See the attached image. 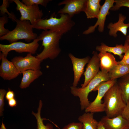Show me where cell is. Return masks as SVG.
<instances>
[{
  "instance_id": "ba28073f",
  "label": "cell",
  "mask_w": 129,
  "mask_h": 129,
  "mask_svg": "<svg viewBox=\"0 0 129 129\" xmlns=\"http://www.w3.org/2000/svg\"><path fill=\"white\" fill-rule=\"evenodd\" d=\"M40 41L37 38L30 43L16 42L9 44H0V51L2 54L7 57L9 52L15 51L19 53L27 52L32 54H35L39 46Z\"/></svg>"
},
{
  "instance_id": "7a4b0ae2",
  "label": "cell",
  "mask_w": 129,
  "mask_h": 129,
  "mask_svg": "<svg viewBox=\"0 0 129 129\" xmlns=\"http://www.w3.org/2000/svg\"><path fill=\"white\" fill-rule=\"evenodd\" d=\"M103 104L108 117L113 118L121 115L126 103L117 82L105 93Z\"/></svg>"
},
{
  "instance_id": "7c38bea8",
  "label": "cell",
  "mask_w": 129,
  "mask_h": 129,
  "mask_svg": "<svg viewBox=\"0 0 129 129\" xmlns=\"http://www.w3.org/2000/svg\"><path fill=\"white\" fill-rule=\"evenodd\" d=\"M92 58L88 63L85 71L84 73V80L81 85V87L86 86L92 79L94 78L100 71V61L98 54L93 51Z\"/></svg>"
},
{
  "instance_id": "6da1fadb",
  "label": "cell",
  "mask_w": 129,
  "mask_h": 129,
  "mask_svg": "<svg viewBox=\"0 0 129 129\" xmlns=\"http://www.w3.org/2000/svg\"><path fill=\"white\" fill-rule=\"evenodd\" d=\"M63 35L60 32L50 30L43 31L37 38L42 41L43 49L36 57L41 62L47 59H54L57 58L61 51L59 42Z\"/></svg>"
},
{
  "instance_id": "e575fe53",
  "label": "cell",
  "mask_w": 129,
  "mask_h": 129,
  "mask_svg": "<svg viewBox=\"0 0 129 129\" xmlns=\"http://www.w3.org/2000/svg\"><path fill=\"white\" fill-rule=\"evenodd\" d=\"M97 129H107L104 126L102 122L100 121L99 122L98 124Z\"/></svg>"
},
{
  "instance_id": "4dcf8cb0",
  "label": "cell",
  "mask_w": 129,
  "mask_h": 129,
  "mask_svg": "<svg viewBox=\"0 0 129 129\" xmlns=\"http://www.w3.org/2000/svg\"><path fill=\"white\" fill-rule=\"evenodd\" d=\"M83 125L80 122H73L65 126L62 129H82Z\"/></svg>"
},
{
  "instance_id": "8d00e7d4",
  "label": "cell",
  "mask_w": 129,
  "mask_h": 129,
  "mask_svg": "<svg viewBox=\"0 0 129 129\" xmlns=\"http://www.w3.org/2000/svg\"><path fill=\"white\" fill-rule=\"evenodd\" d=\"M0 129H6L5 125L3 122H2L1 125V127L0 128Z\"/></svg>"
},
{
  "instance_id": "8fae6325",
  "label": "cell",
  "mask_w": 129,
  "mask_h": 129,
  "mask_svg": "<svg viewBox=\"0 0 129 129\" xmlns=\"http://www.w3.org/2000/svg\"><path fill=\"white\" fill-rule=\"evenodd\" d=\"M86 0H65L58 3V5H64L58 13L60 14H66L70 17L81 12L84 11Z\"/></svg>"
},
{
  "instance_id": "f546056e",
  "label": "cell",
  "mask_w": 129,
  "mask_h": 129,
  "mask_svg": "<svg viewBox=\"0 0 129 129\" xmlns=\"http://www.w3.org/2000/svg\"><path fill=\"white\" fill-rule=\"evenodd\" d=\"M7 92L4 89H0V116L3 115V112L4 111V97Z\"/></svg>"
},
{
  "instance_id": "d6986e66",
  "label": "cell",
  "mask_w": 129,
  "mask_h": 129,
  "mask_svg": "<svg viewBox=\"0 0 129 129\" xmlns=\"http://www.w3.org/2000/svg\"><path fill=\"white\" fill-rule=\"evenodd\" d=\"M96 50L99 52H104L113 53L118 56L121 59L123 58L126 50V47L124 44H117L115 47L108 46L103 43H101L100 46H97L96 47Z\"/></svg>"
},
{
  "instance_id": "4fadbf2b",
  "label": "cell",
  "mask_w": 129,
  "mask_h": 129,
  "mask_svg": "<svg viewBox=\"0 0 129 129\" xmlns=\"http://www.w3.org/2000/svg\"><path fill=\"white\" fill-rule=\"evenodd\" d=\"M0 59L1 60L0 76L4 80H10L16 78L20 74L13 63L9 60L0 52Z\"/></svg>"
},
{
  "instance_id": "ffe728a7",
  "label": "cell",
  "mask_w": 129,
  "mask_h": 129,
  "mask_svg": "<svg viewBox=\"0 0 129 129\" xmlns=\"http://www.w3.org/2000/svg\"><path fill=\"white\" fill-rule=\"evenodd\" d=\"M78 120L83 125L82 129H97L99 122L95 119L94 113L86 112L80 116Z\"/></svg>"
},
{
  "instance_id": "ac0fdd59",
  "label": "cell",
  "mask_w": 129,
  "mask_h": 129,
  "mask_svg": "<svg viewBox=\"0 0 129 129\" xmlns=\"http://www.w3.org/2000/svg\"><path fill=\"white\" fill-rule=\"evenodd\" d=\"M23 77L20 85L21 89L26 88L43 74L40 70H29L22 72Z\"/></svg>"
},
{
  "instance_id": "9c48e42d",
  "label": "cell",
  "mask_w": 129,
  "mask_h": 129,
  "mask_svg": "<svg viewBox=\"0 0 129 129\" xmlns=\"http://www.w3.org/2000/svg\"><path fill=\"white\" fill-rule=\"evenodd\" d=\"M11 61L20 74L29 70H40L41 61L36 56L28 53L25 57L16 56L13 58Z\"/></svg>"
},
{
  "instance_id": "74e56055",
  "label": "cell",
  "mask_w": 129,
  "mask_h": 129,
  "mask_svg": "<svg viewBox=\"0 0 129 129\" xmlns=\"http://www.w3.org/2000/svg\"><path fill=\"white\" fill-rule=\"evenodd\" d=\"M126 40L127 41L128 43L129 44V39L126 38Z\"/></svg>"
},
{
  "instance_id": "4316f807",
  "label": "cell",
  "mask_w": 129,
  "mask_h": 129,
  "mask_svg": "<svg viewBox=\"0 0 129 129\" xmlns=\"http://www.w3.org/2000/svg\"><path fill=\"white\" fill-rule=\"evenodd\" d=\"M50 0H22V2L28 6L34 5H40L46 7Z\"/></svg>"
},
{
  "instance_id": "603a6c76",
  "label": "cell",
  "mask_w": 129,
  "mask_h": 129,
  "mask_svg": "<svg viewBox=\"0 0 129 129\" xmlns=\"http://www.w3.org/2000/svg\"><path fill=\"white\" fill-rule=\"evenodd\" d=\"M117 83L126 103L129 100V74L120 78Z\"/></svg>"
},
{
  "instance_id": "2e32d148",
  "label": "cell",
  "mask_w": 129,
  "mask_h": 129,
  "mask_svg": "<svg viewBox=\"0 0 129 129\" xmlns=\"http://www.w3.org/2000/svg\"><path fill=\"white\" fill-rule=\"evenodd\" d=\"M98 55L101 71L103 72L108 73L118 64L114 56L111 53L101 52Z\"/></svg>"
},
{
  "instance_id": "5b68a950",
  "label": "cell",
  "mask_w": 129,
  "mask_h": 129,
  "mask_svg": "<svg viewBox=\"0 0 129 129\" xmlns=\"http://www.w3.org/2000/svg\"><path fill=\"white\" fill-rule=\"evenodd\" d=\"M15 28L7 34L0 37L1 40H6L11 43L24 39L27 42L37 38V34L33 31L32 25L28 21H21L17 19Z\"/></svg>"
},
{
  "instance_id": "30bf717a",
  "label": "cell",
  "mask_w": 129,
  "mask_h": 129,
  "mask_svg": "<svg viewBox=\"0 0 129 129\" xmlns=\"http://www.w3.org/2000/svg\"><path fill=\"white\" fill-rule=\"evenodd\" d=\"M114 2V0H106L101 6L96 23L93 26L89 27L83 32V34L88 35L93 33L97 26L99 32H103L106 17L109 14V10L113 6Z\"/></svg>"
},
{
  "instance_id": "d590c367",
  "label": "cell",
  "mask_w": 129,
  "mask_h": 129,
  "mask_svg": "<svg viewBox=\"0 0 129 129\" xmlns=\"http://www.w3.org/2000/svg\"><path fill=\"white\" fill-rule=\"evenodd\" d=\"M94 3L97 4H100V2L101 1L100 0H91Z\"/></svg>"
},
{
  "instance_id": "f35d334b",
  "label": "cell",
  "mask_w": 129,
  "mask_h": 129,
  "mask_svg": "<svg viewBox=\"0 0 129 129\" xmlns=\"http://www.w3.org/2000/svg\"><path fill=\"white\" fill-rule=\"evenodd\" d=\"M126 38L129 39V34L126 36Z\"/></svg>"
},
{
  "instance_id": "44dd1931",
  "label": "cell",
  "mask_w": 129,
  "mask_h": 129,
  "mask_svg": "<svg viewBox=\"0 0 129 129\" xmlns=\"http://www.w3.org/2000/svg\"><path fill=\"white\" fill-rule=\"evenodd\" d=\"M129 74V65L118 64L108 74L110 80H116Z\"/></svg>"
},
{
  "instance_id": "52a82bcc",
  "label": "cell",
  "mask_w": 129,
  "mask_h": 129,
  "mask_svg": "<svg viewBox=\"0 0 129 129\" xmlns=\"http://www.w3.org/2000/svg\"><path fill=\"white\" fill-rule=\"evenodd\" d=\"M10 1L16 4V9L21 14L20 20L29 21L33 25L36 21L42 19L43 13L42 11L40 9L38 5H34L28 6L19 0Z\"/></svg>"
},
{
  "instance_id": "e0dca14e",
  "label": "cell",
  "mask_w": 129,
  "mask_h": 129,
  "mask_svg": "<svg viewBox=\"0 0 129 129\" xmlns=\"http://www.w3.org/2000/svg\"><path fill=\"white\" fill-rule=\"evenodd\" d=\"M126 17L122 14L118 15V20L117 22L113 23L110 22L108 24L107 27L109 29V34L111 36L116 38L117 36L118 32H121L126 36L127 29L129 27V23H125L124 21L126 19Z\"/></svg>"
},
{
  "instance_id": "83f0119b",
  "label": "cell",
  "mask_w": 129,
  "mask_h": 129,
  "mask_svg": "<svg viewBox=\"0 0 129 129\" xmlns=\"http://www.w3.org/2000/svg\"><path fill=\"white\" fill-rule=\"evenodd\" d=\"M115 5L110 9L112 11H117L122 7L129 8V0H114Z\"/></svg>"
},
{
  "instance_id": "836d02e7",
  "label": "cell",
  "mask_w": 129,
  "mask_h": 129,
  "mask_svg": "<svg viewBox=\"0 0 129 129\" xmlns=\"http://www.w3.org/2000/svg\"><path fill=\"white\" fill-rule=\"evenodd\" d=\"M8 103L9 106L13 107L16 106L17 102L16 99L14 98L8 100Z\"/></svg>"
},
{
  "instance_id": "8992f818",
  "label": "cell",
  "mask_w": 129,
  "mask_h": 129,
  "mask_svg": "<svg viewBox=\"0 0 129 129\" xmlns=\"http://www.w3.org/2000/svg\"><path fill=\"white\" fill-rule=\"evenodd\" d=\"M117 80H110L103 82L98 85L93 91H97V95L88 107L85 110L86 112L93 113L105 111V108L102 100L105 95L109 89L117 82Z\"/></svg>"
},
{
  "instance_id": "1f68e13d",
  "label": "cell",
  "mask_w": 129,
  "mask_h": 129,
  "mask_svg": "<svg viewBox=\"0 0 129 129\" xmlns=\"http://www.w3.org/2000/svg\"><path fill=\"white\" fill-rule=\"evenodd\" d=\"M121 115L129 123V100L126 103Z\"/></svg>"
},
{
  "instance_id": "3957f363",
  "label": "cell",
  "mask_w": 129,
  "mask_h": 129,
  "mask_svg": "<svg viewBox=\"0 0 129 129\" xmlns=\"http://www.w3.org/2000/svg\"><path fill=\"white\" fill-rule=\"evenodd\" d=\"M59 18L52 16L48 19H41L32 25L33 29L50 30L58 32L63 34L70 31L75 23L72 18L66 14H61Z\"/></svg>"
},
{
  "instance_id": "277c9868",
  "label": "cell",
  "mask_w": 129,
  "mask_h": 129,
  "mask_svg": "<svg viewBox=\"0 0 129 129\" xmlns=\"http://www.w3.org/2000/svg\"><path fill=\"white\" fill-rule=\"evenodd\" d=\"M110 80L108 73H105L100 71L85 87L80 88L73 86L70 87L71 94L74 96L77 97L79 98L81 110H85L90 104L88 98L89 93L93 91L101 82Z\"/></svg>"
},
{
  "instance_id": "9a60e30c",
  "label": "cell",
  "mask_w": 129,
  "mask_h": 129,
  "mask_svg": "<svg viewBox=\"0 0 129 129\" xmlns=\"http://www.w3.org/2000/svg\"><path fill=\"white\" fill-rule=\"evenodd\" d=\"M100 121L107 129H129V123L121 115L111 118L103 116Z\"/></svg>"
},
{
  "instance_id": "f1b7e54d",
  "label": "cell",
  "mask_w": 129,
  "mask_h": 129,
  "mask_svg": "<svg viewBox=\"0 0 129 129\" xmlns=\"http://www.w3.org/2000/svg\"><path fill=\"white\" fill-rule=\"evenodd\" d=\"M124 44L126 47L124 54L121 60L118 62V64L129 65V44L126 40Z\"/></svg>"
},
{
  "instance_id": "d4e9b609",
  "label": "cell",
  "mask_w": 129,
  "mask_h": 129,
  "mask_svg": "<svg viewBox=\"0 0 129 129\" xmlns=\"http://www.w3.org/2000/svg\"><path fill=\"white\" fill-rule=\"evenodd\" d=\"M9 0H3L2 4L0 6V14L1 16L7 13L8 15V18L11 19L14 22H15L17 19L13 13H10L8 11L7 8L9 5Z\"/></svg>"
},
{
  "instance_id": "7402d4cb",
  "label": "cell",
  "mask_w": 129,
  "mask_h": 129,
  "mask_svg": "<svg viewBox=\"0 0 129 129\" xmlns=\"http://www.w3.org/2000/svg\"><path fill=\"white\" fill-rule=\"evenodd\" d=\"M101 6L94 3L91 0H86L83 12L88 19L97 18Z\"/></svg>"
},
{
  "instance_id": "484cf974",
  "label": "cell",
  "mask_w": 129,
  "mask_h": 129,
  "mask_svg": "<svg viewBox=\"0 0 129 129\" xmlns=\"http://www.w3.org/2000/svg\"><path fill=\"white\" fill-rule=\"evenodd\" d=\"M8 18L6 14L0 17V37L7 34L10 31L4 27V25L8 22Z\"/></svg>"
},
{
  "instance_id": "5bb4252c",
  "label": "cell",
  "mask_w": 129,
  "mask_h": 129,
  "mask_svg": "<svg viewBox=\"0 0 129 129\" xmlns=\"http://www.w3.org/2000/svg\"><path fill=\"white\" fill-rule=\"evenodd\" d=\"M68 56L72 64L74 73L72 86L76 87L82 74L84 73L85 66L88 63L90 59L89 56L82 58H77L71 53L69 54Z\"/></svg>"
},
{
  "instance_id": "d6a6232c",
  "label": "cell",
  "mask_w": 129,
  "mask_h": 129,
  "mask_svg": "<svg viewBox=\"0 0 129 129\" xmlns=\"http://www.w3.org/2000/svg\"><path fill=\"white\" fill-rule=\"evenodd\" d=\"M15 95L14 92L8 89V91L7 92L5 96L6 99L8 101L11 99L15 98Z\"/></svg>"
},
{
  "instance_id": "cb8c5ba5",
  "label": "cell",
  "mask_w": 129,
  "mask_h": 129,
  "mask_svg": "<svg viewBox=\"0 0 129 129\" xmlns=\"http://www.w3.org/2000/svg\"><path fill=\"white\" fill-rule=\"evenodd\" d=\"M43 105L42 101L40 100L37 113L32 111V114L35 117L37 121V129H53V127L51 124L48 123L45 125L43 122L44 120L47 119L45 118H42L41 116V112Z\"/></svg>"
}]
</instances>
